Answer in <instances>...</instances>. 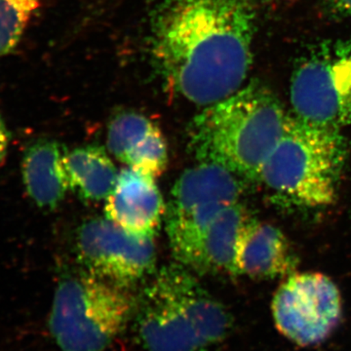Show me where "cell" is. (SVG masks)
I'll use <instances>...</instances> for the list:
<instances>
[{
  "mask_svg": "<svg viewBox=\"0 0 351 351\" xmlns=\"http://www.w3.org/2000/svg\"><path fill=\"white\" fill-rule=\"evenodd\" d=\"M256 27L255 0H163L152 21L154 69L173 93L213 105L244 86Z\"/></svg>",
  "mask_w": 351,
  "mask_h": 351,
  "instance_id": "obj_1",
  "label": "cell"
},
{
  "mask_svg": "<svg viewBox=\"0 0 351 351\" xmlns=\"http://www.w3.org/2000/svg\"><path fill=\"white\" fill-rule=\"evenodd\" d=\"M287 117L270 90L250 83L196 115L189 127V147L199 162L223 164L246 182L260 181Z\"/></svg>",
  "mask_w": 351,
  "mask_h": 351,
  "instance_id": "obj_2",
  "label": "cell"
},
{
  "mask_svg": "<svg viewBox=\"0 0 351 351\" xmlns=\"http://www.w3.org/2000/svg\"><path fill=\"white\" fill-rule=\"evenodd\" d=\"M132 321L145 351H208L232 327L226 307L179 263L157 272L137 297Z\"/></svg>",
  "mask_w": 351,
  "mask_h": 351,
  "instance_id": "obj_3",
  "label": "cell"
},
{
  "mask_svg": "<svg viewBox=\"0 0 351 351\" xmlns=\"http://www.w3.org/2000/svg\"><path fill=\"white\" fill-rule=\"evenodd\" d=\"M348 157L341 129L289 115L260 181L277 198L297 206H328L336 199Z\"/></svg>",
  "mask_w": 351,
  "mask_h": 351,
  "instance_id": "obj_4",
  "label": "cell"
},
{
  "mask_svg": "<svg viewBox=\"0 0 351 351\" xmlns=\"http://www.w3.org/2000/svg\"><path fill=\"white\" fill-rule=\"evenodd\" d=\"M130 288L91 274L64 276L55 291L49 330L61 351H105L133 319Z\"/></svg>",
  "mask_w": 351,
  "mask_h": 351,
  "instance_id": "obj_5",
  "label": "cell"
},
{
  "mask_svg": "<svg viewBox=\"0 0 351 351\" xmlns=\"http://www.w3.org/2000/svg\"><path fill=\"white\" fill-rule=\"evenodd\" d=\"M295 115L316 125L351 126V38L321 43L291 80Z\"/></svg>",
  "mask_w": 351,
  "mask_h": 351,
  "instance_id": "obj_6",
  "label": "cell"
},
{
  "mask_svg": "<svg viewBox=\"0 0 351 351\" xmlns=\"http://www.w3.org/2000/svg\"><path fill=\"white\" fill-rule=\"evenodd\" d=\"M76 252L85 272L121 287L130 288L156 269L154 239L132 234L108 218L80 226Z\"/></svg>",
  "mask_w": 351,
  "mask_h": 351,
  "instance_id": "obj_7",
  "label": "cell"
},
{
  "mask_svg": "<svg viewBox=\"0 0 351 351\" xmlns=\"http://www.w3.org/2000/svg\"><path fill=\"white\" fill-rule=\"evenodd\" d=\"M343 313L338 287L320 274H293L274 294L272 314L284 337L302 346L316 345L338 326Z\"/></svg>",
  "mask_w": 351,
  "mask_h": 351,
  "instance_id": "obj_8",
  "label": "cell"
},
{
  "mask_svg": "<svg viewBox=\"0 0 351 351\" xmlns=\"http://www.w3.org/2000/svg\"><path fill=\"white\" fill-rule=\"evenodd\" d=\"M250 214L239 202L225 208L203 225L169 230L173 255L180 265L198 274L237 276V255Z\"/></svg>",
  "mask_w": 351,
  "mask_h": 351,
  "instance_id": "obj_9",
  "label": "cell"
},
{
  "mask_svg": "<svg viewBox=\"0 0 351 351\" xmlns=\"http://www.w3.org/2000/svg\"><path fill=\"white\" fill-rule=\"evenodd\" d=\"M246 182L223 164L200 161L176 182L166 207V228L207 223L221 210L239 202Z\"/></svg>",
  "mask_w": 351,
  "mask_h": 351,
  "instance_id": "obj_10",
  "label": "cell"
},
{
  "mask_svg": "<svg viewBox=\"0 0 351 351\" xmlns=\"http://www.w3.org/2000/svg\"><path fill=\"white\" fill-rule=\"evenodd\" d=\"M156 178L127 167L106 202V218L132 234L154 239L165 217L166 206Z\"/></svg>",
  "mask_w": 351,
  "mask_h": 351,
  "instance_id": "obj_11",
  "label": "cell"
},
{
  "mask_svg": "<svg viewBox=\"0 0 351 351\" xmlns=\"http://www.w3.org/2000/svg\"><path fill=\"white\" fill-rule=\"evenodd\" d=\"M108 151L128 167L156 178L168 165V147L162 131L141 113L125 112L108 128Z\"/></svg>",
  "mask_w": 351,
  "mask_h": 351,
  "instance_id": "obj_12",
  "label": "cell"
},
{
  "mask_svg": "<svg viewBox=\"0 0 351 351\" xmlns=\"http://www.w3.org/2000/svg\"><path fill=\"white\" fill-rule=\"evenodd\" d=\"M298 258L276 226L252 219L242 234L237 255V276L276 278L295 274Z\"/></svg>",
  "mask_w": 351,
  "mask_h": 351,
  "instance_id": "obj_13",
  "label": "cell"
},
{
  "mask_svg": "<svg viewBox=\"0 0 351 351\" xmlns=\"http://www.w3.org/2000/svg\"><path fill=\"white\" fill-rule=\"evenodd\" d=\"M66 149L57 141L38 138L25 147L22 173L25 191L44 211L59 206L69 189L64 170Z\"/></svg>",
  "mask_w": 351,
  "mask_h": 351,
  "instance_id": "obj_14",
  "label": "cell"
},
{
  "mask_svg": "<svg viewBox=\"0 0 351 351\" xmlns=\"http://www.w3.org/2000/svg\"><path fill=\"white\" fill-rule=\"evenodd\" d=\"M64 170L69 189L85 201L107 199L119 175L107 152L98 145L66 152Z\"/></svg>",
  "mask_w": 351,
  "mask_h": 351,
  "instance_id": "obj_15",
  "label": "cell"
},
{
  "mask_svg": "<svg viewBox=\"0 0 351 351\" xmlns=\"http://www.w3.org/2000/svg\"><path fill=\"white\" fill-rule=\"evenodd\" d=\"M43 0H0V59L20 43Z\"/></svg>",
  "mask_w": 351,
  "mask_h": 351,
  "instance_id": "obj_16",
  "label": "cell"
},
{
  "mask_svg": "<svg viewBox=\"0 0 351 351\" xmlns=\"http://www.w3.org/2000/svg\"><path fill=\"white\" fill-rule=\"evenodd\" d=\"M332 12L351 17V0H324Z\"/></svg>",
  "mask_w": 351,
  "mask_h": 351,
  "instance_id": "obj_17",
  "label": "cell"
},
{
  "mask_svg": "<svg viewBox=\"0 0 351 351\" xmlns=\"http://www.w3.org/2000/svg\"><path fill=\"white\" fill-rule=\"evenodd\" d=\"M10 143V133L4 121L3 117L0 114V162L5 158Z\"/></svg>",
  "mask_w": 351,
  "mask_h": 351,
  "instance_id": "obj_18",
  "label": "cell"
}]
</instances>
